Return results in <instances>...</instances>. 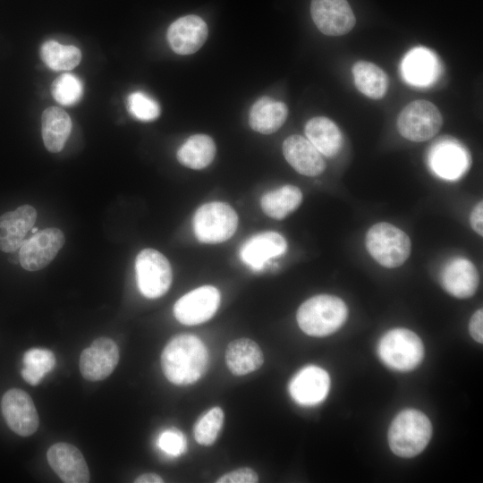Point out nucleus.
Masks as SVG:
<instances>
[{
  "mask_svg": "<svg viewBox=\"0 0 483 483\" xmlns=\"http://www.w3.org/2000/svg\"><path fill=\"white\" fill-rule=\"evenodd\" d=\"M208 352L195 335L182 334L172 338L161 354V367L165 377L177 386L197 382L205 373Z\"/></svg>",
  "mask_w": 483,
  "mask_h": 483,
  "instance_id": "nucleus-1",
  "label": "nucleus"
},
{
  "mask_svg": "<svg viewBox=\"0 0 483 483\" xmlns=\"http://www.w3.org/2000/svg\"><path fill=\"white\" fill-rule=\"evenodd\" d=\"M348 309L339 297L319 294L305 301L297 310L300 328L311 336H326L337 331L345 322Z\"/></svg>",
  "mask_w": 483,
  "mask_h": 483,
  "instance_id": "nucleus-2",
  "label": "nucleus"
},
{
  "mask_svg": "<svg viewBox=\"0 0 483 483\" xmlns=\"http://www.w3.org/2000/svg\"><path fill=\"white\" fill-rule=\"evenodd\" d=\"M432 426L428 417L417 410H404L393 420L388 430L392 452L411 458L421 453L429 442Z\"/></svg>",
  "mask_w": 483,
  "mask_h": 483,
  "instance_id": "nucleus-3",
  "label": "nucleus"
},
{
  "mask_svg": "<svg viewBox=\"0 0 483 483\" xmlns=\"http://www.w3.org/2000/svg\"><path fill=\"white\" fill-rule=\"evenodd\" d=\"M365 244L370 256L379 265L388 268L402 266L411 250L408 234L386 222L377 223L369 229Z\"/></svg>",
  "mask_w": 483,
  "mask_h": 483,
  "instance_id": "nucleus-4",
  "label": "nucleus"
},
{
  "mask_svg": "<svg viewBox=\"0 0 483 483\" xmlns=\"http://www.w3.org/2000/svg\"><path fill=\"white\" fill-rule=\"evenodd\" d=\"M377 352L387 367L398 371H409L421 362L424 347L419 337L412 331L394 328L382 336Z\"/></svg>",
  "mask_w": 483,
  "mask_h": 483,
  "instance_id": "nucleus-5",
  "label": "nucleus"
},
{
  "mask_svg": "<svg viewBox=\"0 0 483 483\" xmlns=\"http://www.w3.org/2000/svg\"><path fill=\"white\" fill-rule=\"evenodd\" d=\"M238 225V216L227 203L214 201L202 205L193 216V230L203 243H219L230 239Z\"/></svg>",
  "mask_w": 483,
  "mask_h": 483,
  "instance_id": "nucleus-6",
  "label": "nucleus"
},
{
  "mask_svg": "<svg viewBox=\"0 0 483 483\" xmlns=\"http://www.w3.org/2000/svg\"><path fill=\"white\" fill-rule=\"evenodd\" d=\"M443 117L438 108L424 99L406 105L397 117L399 133L411 141L422 142L432 139L440 131Z\"/></svg>",
  "mask_w": 483,
  "mask_h": 483,
  "instance_id": "nucleus-7",
  "label": "nucleus"
},
{
  "mask_svg": "<svg viewBox=\"0 0 483 483\" xmlns=\"http://www.w3.org/2000/svg\"><path fill=\"white\" fill-rule=\"evenodd\" d=\"M135 272L139 290L148 299L163 296L171 286V265L157 250L148 248L139 252L135 259Z\"/></svg>",
  "mask_w": 483,
  "mask_h": 483,
  "instance_id": "nucleus-8",
  "label": "nucleus"
},
{
  "mask_svg": "<svg viewBox=\"0 0 483 483\" xmlns=\"http://www.w3.org/2000/svg\"><path fill=\"white\" fill-rule=\"evenodd\" d=\"M19 249V262L28 271H38L48 266L65 242L64 233L55 227L32 233Z\"/></svg>",
  "mask_w": 483,
  "mask_h": 483,
  "instance_id": "nucleus-9",
  "label": "nucleus"
},
{
  "mask_svg": "<svg viewBox=\"0 0 483 483\" xmlns=\"http://www.w3.org/2000/svg\"><path fill=\"white\" fill-rule=\"evenodd\" d=\"M220 301L221 295L216 287L203 285L182 296L174 306V314L183 325H199L215 315Z\"/></svg>",
  "mask_w": 483,
  "mask_h": 483,
  "instance_id": "nucleus-10",
  "label": "nucleus"
},
{
  "mask_svg": "<svg viewBox=\"0 0 483 483\" xmlns=\"http://www.w3.org/2000/svg\"><path fill=\"white\" fill-rule=\"evenodd\" d=\"M1 408L6 424L17 435L30 436L37 431L38 414L31 397L25 391L19 388L6 391Z\"/></svg>",
  "mask_w": 483,
  "mask_h": 483,
  "instance_id": "nucleus-11",
  "label": "nucleus"
},
{
  "mask_svg": "<svg viewBox=\"0 0 483 483\" xmlns=\"http://www.w3.org/2000/svg\"><path fill=\"white\" fill-rule=\"evenodd\" d=\"M310 13L317 28L327 36L345 35L356 24L347 0H311Z\"/></svg>",
  "mask_w": 483,
  "mask_h": 483,
  "instance_id": "nucleus-12",
  "label": "nucleus"
},
{
  "mask_svg": "<svg viewBox=\"0 0 483 483\" xmlns=\"http://www.w3.org/2000/svg\"><path fill=\"white\" fill-rule=\"evenodd\" d=\"M119 361V348L108 337H99L84 349L80 358V370L89 381H100L109 377Z\"/></svg>",
  "mask_w": 483,
  "mask_h": 483,
  "instance_id": "nucleus-13",
  "label": "nucleus"
},
{
  "mask_svg": "<svg viewBox=\"0 0 483 483\" xmlns=\"http://www.w3.org/2000/svg\"><path fill=\"white\" fill-rule=\"evenodd\" d=\"M428 161L436 175L445 180H456L465 174L470 158L466 148L459 142L453 139H443L433 145Z\"/></svg>",
  "mask_w": 483,
  "mask_h": 483,
  "instance_id": "nucleus-14",
  "label": "nucleus"
},
{
  "mask_svg": "<svg viewBox=\"0 0 483 483\" xmlns=\"http://www.w3.org/2000/svg\"><path fill=\"white\" fill-rule=\"evenodd\" d=\"M52 470L65 483H87L90 475L88 464L80 451L68 443H56L47 453Z\"/></svg>",
  "mask_w": 483,
  "mask_h": 483,
  "instance_id": "nucleus-15",
  "label": "nucleus"
},
{
  "mask_svg": "<svg viewBox=\"0 0 483 483\" xmlns=\"http://www.w3.org/2000/svg\"><path fill=\"white\" fill-rule=\"evenodd\" d=\"M330 388L327 372L318 366H307L291 380L289 392L292 398L304 406L316 405L324 401Z\"/></svg>",
  "mask_w": 483,
  "mask_h": 483,
  "instance_id": "nucleus-16",
  "label": "nucleus"
},
{
  "mask_svg": "<svg viewBox=\"0 0 483 483\" xmlns=\"http://www.w3.org/2000/svg\"><path fill=\"white\" fill-rule=\"evenodd\" d=\"M287 250L284 236L276 232H263L251 236L241 247L242 261L255 271L264 268L269 260L281 257Z\"/></svg>",
  "mask_w": 483,
  "mask_h": 483,
  "instance_id": "nucleus-17",
  "label": "nucleus"
},
{
  "mask_svg": "<svg viewBox=\"0 0 483 483\" xmlns=\"http://www.w3.org/2000/svg\"><path fill=\"white\" fill-rule=\"evenodd\" d=\"M208 38V26L197 15H186L174 21L167 30L166 38L172 50L178 55L198 51Z\"/></svg>",
  "mask_w": 483,
  "mask_h": 483,
  "instance_id": "nucleus-18",
  "label": "nucleus"
},
{
  "mask_svg": "<svg viewBox=\"0 0 483 483\" xmlns=\"http://www.w3.org/2000/svg\"><path fill=\"white\" fill-rule=\"evenodd\" d=\"M37 219V211L30 205H22L0 216V250L13 252L20 249Z\"/></svg>",
  "mask_w": 483,
  "mask_h": 483,
  "instance_id": "nucleus-19",
  "label": "nucleus"
},
{
  "mask_svg": "<svg viewBox=\"0 0 483 483\" xmlns=\"http://www.w3.org/2000/svg\"><path fill=\"white\" fill-rule=\"evenodd\" d=\"M479 283V272L474 264L464 258L448 261L441 272L443 288L453 297L470 298L476 292Z\"/></svg>",
  "mask_w": 483,
  "mask_h": 483,
  "instance_id": "nucleus-20",
  "label": "nucleus"
},
{
  "mask_svg": "<svg viewBox=\"0 0 483 483\" xmlns=\"http://www.w3.org/2000/svg\"><path fill=\"white\" fill-rule=\"evenodd\" d=\"M283 153L289 165L299 174L317 176L326 169V163L311 142L301 136L291 135L283 143Z\"/></svg>",
  "mask_w": 483,
  "mask_h": 483,
  "instance_id": "nucleus-21",
  "label": "nucleus"
},
{
  "mask_svg": "<svg viewBox=\"0 0 483 483\" xmlns=\"http://www.w3.org/2000/svg\"><path fill=\"white\" fill-rule=\"evenodd\" d=\"M304 130L307 139L320 154L334 157L341 151L343 135L331 119L325 116L313 117L307 122Z\"/></svg>",
  "mask_w": 483,
  "mask_h": 483,
  "instance_id": "nucleus-22",
  "label": "nucleus"
},
{
  "mask_svg": "<svg viewBox=\"0 0 483 483\" xmlns=\"http://www.w3.org/2000/svg\"><path fill=\"white\" fill-rule=\"evenodd\" d=\"M225 362L233 375L244 376L262 366L264 355L257 343L249 338H239L228 344Z\"/></svg>",
  "mask_w": 483,
  "mask_h": 483,
  "instance_id": "nucleus-23",
  "label": "nucleus"
},
{
  "mask_svg": "<svg viewBox=\"0 0 483 483\" xmlns=\"http://www.w3.org/2000/svg\"><path fill=\"white\" fill-rule=\"evenodd\" d=\"M403 78L416 86H427L436 79L437 60L434 54L425 47L411 49L403 58L401 65Z\"/></svg>",
  "mask_w": 483,
  "mask_h": 483,
  "instance_id": "nucleus-24",
  "label": "nucleus"
},
{
  "mask_svg": "<svg viewBox=\"0 0 483 483\" xmlns=\"http://www.w3.org/2000/svg\"><path fill=\"white\" fill-rule=\"evenodd\" d=\"M287 106L269 97L258 98L251 106L249 123L252 130L262 134L275 132L286 121Z\"/></svg>",
  "mask_w": 483,
  "mask_h": 483,
  "instance_id": "nucleus-25",
  "label": "nucleus"
},
{
  "mask_svg": "<svg viewBox=\"0 0 483 483\" xmlns=\"http://www.w3.org/2000/svg\"><path fill=\"white\" fill-rule=\"evenodd\" d=\"M72 131V121L63 109L51 106L41 116V131L46 148L57 153L64 148Z\"/></svg>",
  "mask_w": 483,
  "mask_h": 483,
  "instance_id": "nucleus-26",
  "label": "nucleus"
},
{
  "mask_svg": "<svg viewBox=\"0 0 483 483\" xmlns=\"http://www.w3.org/2000/svg\"><path fill=\"white\" fill-rule=\"evenodd\" d=\"M356 88L372 99L384 97L388 89V77L377 64L368 61H358L352 68Z\"/></svg>",
  "mask_w": 483,
  "mask_h": 483,
  "instance_id": "nucleus-27",
  "label": "nucleus"
},
{
  "mask_svg": "<svg viewBox=\"0 0 483 483\" xmlns=\"http://www.w3.org/2000/svg\"><path fill=\"white\" fill-rule=\"evenodd\" d=\"M216 144L206 134L191 136L178 149L176 157L184 166L199 170L207 167L216 155Z\"/></svg>",
  "mask_w": 483,
  "mask_h": 483,
  "instance_id": "nucleus-28",
  "label": "nucleus"
},
{
  "mask_svg": "<svg viewBox=\"0 0 483 483\" xmlns=\"http://www.w3.org/2000/svg\"><path fill=\"white\" fill-rule=\"evenodd\" d=\"M301 191L294 185H284L264 194L260 200L264 213L274 219H283L299 208Z\"/></svg>",
  "mask_w": 483,
  "mask_h": 483,
  "instance_id": "nucleus-29",
  "label": "nucleus"
},
{
  "mask_svg": "<svg viewBox=\"0 0 483 483\" xmlns=\"http://www.w3.org/2000/svg\"><path fill=\"white\" fill-rule=\"evenodd\" d=\"M40 57L54 71L72 70L80 64L81 52L74 46L47 40L40 47Z\"/></svg>",
  "mask_w": 483,
  "mask_h": 483,
  "instance_id": "nucleus-30",
  "label": "nucleus"
},
{
  "mask_svg": "<svg viewBox=\"0 0 483 483\" xmlns=\"http://www.w3.org/2000/svg\"><path fill=\"white\" fill-rule=\"evenodd\" d=\"M55 365V357L52 351L44 348H32L23 355L21 377L31 386H38L43 377Z\"/></svg>",
  "mask_w": 483,
  "mask_h": 483,
  "instance_id": "nucleus-31",
  "label": "nucleus"
},
{
  "mask_svg": "<svg viewBox=\"0 0 483 483\" xmlns=\"http://www.w3.org/2000/svg\"><path fill=\"white\" fill-rule=\"evenodd\" d=\"M225 419L220 407H213L201 415L193 428L194 438L201 445H211L216 440Z\"/></svg>",
  "mask_w": 483,
  "mask_h": 483,
  "instance_id": "nucleus-32",
  "label": "nucleus"
},
{
  "mask_svg": "<svg viewBox=\"0 0 483 483\" xmlns=\"http://www.w3.org/2000/svg\"><path fill=\"white\" fill-rule=\"evenodd\" d=\"M51 93L59 104L72 106L80 100L83 95V85L76 75L64 73L53 81Z\"/></svg>",
  "mask_w": 483,
  "mask_h": 483,
  "instance_id": "nucleus-33",
  "label": "nucleus"
},
{
  "mask_svg": "<svg viewBox=\"0 0 483 483\" xmlns=\"http://www.w3.org/2000/svg\"><path fill=\"white\" fill-rule=\"evenodd\" d=\"M129 113L142 122L156 120L161 113L158 103L143 91L131 92L127 97Z\"/></svg>",
  "mask_w": 483,
  "mask_h": 483,
  "instance_id": "nucleus-34",
  "label": "nucleus"
},
{
  "mask_svg": "<svg viewBox=\"0 0 483 483\" xmlns=\"http://www.w3.org/2000/svg\"><path fill=\"white\" fill-rule=\"evenodd\" d=\"M157 445L163 452L172 456L182 454L187 446L184 435L174 428L163 431L157 439Z\"/></svg>",
  "mask_w": 483,
  "mask_h": 483,
  "instance_id": "nucleus-35",
  "label": "nucleus"
},
{
  "mask_svg": "<svg viewBox=\"0 0 483 483\" xmlns=\"http://www.w3.org/2000/svg\"><path fill=\"white\" fill-rule=\"evenodd\" d=\"M258 481V474L250 468H240L221 476L217 483H255Z\"/></svg>",
  "mask_w": 483,
  "mask_h": 483,
  "instance_id": "nucleus-36",
  "label": "nucleus"
},
{
  "mask_svg": "<svg viewBox=\"0 0 483 483\" xmlns=\"http://www.w3.org/2000/svg\"><path fill=\"white\" fill-rule=\"evenodd\" d=\"M469 330L471 337L478 343L483 342V310L478 309L470 318Z\"/></svg>",
  "mask_w": 483,
  "mask_h": 483,
  "instance_id": "nucleus-37",
  "label": "nucleus"
},
{
  "mask_svg": "<svg viewBox=\"0 0 483 483\" xmlns=\"http://www.w3.org/2000/svg\"><path fill=\"white\" fill-rule=\"evenodd\" d=\"M482 216H483V203L482 201H479L470 213V223L471 228L480 236H482L483 234Z\"/></svg>",
  "mask_w": 483,
  "mask_h": 483,
  "instance_id": "nucleus-38",
  "label": "nucleus"
},
{
  "mask_svg": "<svg viewBox=\"0 0 483 483\" xmlns=\"http://www.w3.org/2000/svg\"><path fill=\"white\" fill-rule=\"evenodd\" d=\"M135 483H162L163 479L156 473H144L134 480Z\"/></svg>",
  "mask_w": 483,
  "mask_h": 483,
  "instance_id": "nucleus-39",
  "label": "nucleus"
},
{
  "mask_svg": "<svg viewBox=\"0 0 483 483\" xmlns=\"http://www.w3.org/2000/svg\"><path fill=\"white\" fill-rule=\"evenodd\" d=\"M30 231H31L32 233H35L38 232V229L37 227H32L30 229Z\"/></svg>",
  "mask_w": 483,
  "mask_h": 483,
  "instance_id": "nucleus-40",
  "label": "nucleus"
}]
</instances>
